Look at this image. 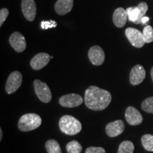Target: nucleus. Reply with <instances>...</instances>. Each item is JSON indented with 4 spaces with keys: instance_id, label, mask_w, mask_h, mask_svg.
Returning <instances> with one entry per match:
<instances>
[{
    "instance_id": "5",
    "label": "nucleus",
    "mask_w": 153,
    "mask_h": 153,
    "mask_svg": "<svg viewBox=\"0 0 153 153\" xmlns=\"http://www.w3.org/2000/svg\"><path fill=\"white\" fill-rule=\"evenodd\" d=\"M22 74L18 71H14L10 74L7 79L5 86V90L7 94H11L18 90L22 84Z\"/></svg>"
},
{
    "instance_id": "9",
    "label": "nucleus",
    "mask_w": 153,
    "mask_h": 153,
    "mask_svg": "<svg viewBox=\"0 0 153 153\" xmlns=\"http://www.w3.org/2000/svg\"><path fill=\"white\" fill-rule=\"evenodd\" d=\"M9 43L11 47L18 53H22L26 48V38L19 32H14L9 38Z\"/></svg>"
},
{
    "instance_id": "27",
    "label": "nucleus",
    "mask_w": 153,
    "mask_h": 153,
    "mask_svg": "<svg viewBox=\"0 0 153 153\" xmlns=\"http://www.w3.org/2000/svg\"><path fill=\"white\" fill-rule=\"evenodd\" d=\"M85 153H106V151L101 147H89L86 150Z\"/></svg>"
},
{
    "instance_id": "1",
    "label": "nucleus",
    "mask_w": 153,
    "mask_h": 153,
    "mask_svg": "<svg viewBox=\"0 0 153 153\" xmlns=\"http://www.w3.org/2000/svg\"><path fill=\"white\" fill-rule=\"evenodd\" d=\"M111 94L108 91L96 86H91L85 93V103L89 109L102 111L111 101Z\"/></svg>"
},
{
    "instance_id": "26",
    "label": "nucleus",
    "mask_w": 153,
    "mask_h": 153,
    "mask_svg": "<svg viewBox=\"0 0 153 153\" xmlns=\"http://www.w3.org/2000/svg\"><path fill=\"white\" fill-rule=\"evenodd\" d=\"M9 15V10L6 8H3L0 10V26H2L4 22H5Z\"/></svg>"
},
{
    "instance_id": "25",
    "label": "nucleus",
    "mask_w": 153,
    "mask_h": 153,
    "mask_svg": "<svg viewBox=\"0 0 153 153\" xmlns=\"http://www.w3.org/2000/svg\"><path fill=\"white\" fill-rule=\"evenodd\" d=\"M57 26V22L55 21H43L41 23V27L43 29H48V28H55Z\"/></svg>"
},
{
    "instance_id": "18",
    "label": "nucleus",
    "mask_w": 153,
    "mask_h": 153,
    "mask_svg": "<svg viewBox=\"0 0 153 153\" xmlns=\"http://www.w3.org/2000/svg\"><path fill=\"white\" fill-rule=\"evenodd\" d=\"M134 147L133 143L131 141L126 140L120 143L118 147V153H133Z\"/></svg>"
},
{
    "instance_id": "14",
    "label": "nucleus",
    "mask_w": 153,
    "mask_h": 153,
    "mask_svg": "<svg viewBox=\"0 0 153 153\" xmlns=\"http://www.w3.org/2000/svg\"><path fill=\"white\" fill-rule=\"evenodd\" d=\"M125 129V124L121 120H117L107 124L106 133L109 137H116L120 135Z\"/></svg>"
},
{
    "instance_id": "7",
    "label": "nucleus",
    "mask_w": 153,
    "mask_h": 153,
    "mask_svg": "<svg viewBox=\"0 0 153 153\" xmlns=\"http://www.w3.org/2000/svg\"><path fill=\"white\" fill-rule=\"evenodd\" d=\"M83 102V99L81 96L76 94H69L61 97L59 99V103L61 106L65 108H74Z\"/></svg>"
},
{
    "instance_id": "3",
    "label": "nucleus",
    "mask_w": 153,
    "mask_h": 153,
    "mask_svg": "<svg viewBox=\"0 0 153 153\" xmlns=\"http://www.w3.org/2000/svg\"><path fill=\"white\" fill-rule=\"evenodd\" d=\"M41 116L36 114H26L23 115L19 120L18 128L23 132L33 131L41 125Z\"/></svg>"
},
{
    "instance_id": "16",
    "label": "nucleus",
    "mask_w": 153,
    "mask_h": 153,
    "mask_svg": "<svg viewBox=\"0 0 153 153\" xmlns=\"http://www.w3.org/2000/svg\"><path fill=\"white\" fill-rule=\"evenodd\" d=\"M73 7V0H57L55 5V10L57 14L65 15Z\"/></svg>"
},
{
    "instance_id": "8",
    "label": "nucleus",
    "mask_w": 153,
    "mask_h": 153,
    "mask_svg": "<svg viewBox=\"0 0 153 153\" xmlns=\"http://www.w3.org/2000/svg\"><path fill=\"white\" fill-rule=\"evenodd\" d=\"M88 57L91 62L96 66L102 65L105 60V53L103 49L99 45H94L89 49Z\"/></svg>"
},
{
    "instance_id": "22",
    "label": "nucleus",
    "mask_w": 153,
    "mask_h": 153,
    "mask_svg": "<svg viewBox=\"0 0 153 153\" xmlns=\"http://www.w3.org/2000/svg\"><path fill=\"white\" fill-rule=\"evenodd\" d=\"M145 43H150L153 41V28L151 26H146L143 31Z\"/></svg>"
},
{
    "instance_id": "15",
    "label": "nucleus",
    "mask_w": 153,
    "mask_h": 153,
    "mask_svg": "<svg viewBox=\"0 0 153 153\" xmlns=\"http://www.w3.org/2000/svg\"><path fill=\"white\" fill-rule=\"evenodd\" d=\"M128 18L127 11L122 7L116 9L113 14V22L117 28H123L127 22Z\"/></svg>"
},
{
    "instance_id": "17",
    "label": "nucleus",
    "mask_w": 153,
    "mask_h": 153,
    "mask_svg": "<svg viewBox=\"0 0 153 153\" xmlns=\"http://www.w3.org/2000/svg\"><path fill=\"white\" fill-rule=\"evenodd\" d=\"M45 148L48 153H62L59 143L55 140H49L45 143Z\"/></svg>"
},
{
    "instance_id": "24",
    "label": "nucleus",
    "mask_w": 153,
    "mask_h": 153,
    "mask_svg": "<svg viewBox=\"0 0 153 153\" xmlns=\"http://www.w3.org/2000/svg\"><path fill=\"white\" fill-rule=\"evenodd\" d=\"M137 7H138L139 10H140V16H139V18H138V19H137V22L135 23V24H140L141 20H142V19L145 16L147 11L148 10V5L147 4L146 2H144V1L140 3L139 4L137 5Z\"/></svg>"
},
{
    "instance_id": "12",
    "label": "nucleus",
    "mask_w": 153,
    "mask_h": 153,
    "mask_svg": "<svg viewBox=\"0 0 153 153\" xmlns=\"http://www.w3.org/2000/svg\"><path fill=\"white\" fill-rule=\"evenodd\" d=\"M125 116L128 123L131 126L140 125L143 120L142 115L133 106H128L126 108Z\"/></svg>"
},
{
    "instance_id": "30",
    "label": "nucleus",
    "mask_w": 153,
    "mask_h": 153,
    "mask_svg": "<svg viewBox=\"0 0 153 153\" xmlns=\"http://www.w3.org/2000/svg\"><path fill=\"white\" fill-rule=\"evenodd\" d=\"M150 74H151V77H152V81H153V67H152V70H151Z\"/></svg>"
},
{
    "instance_id": "6",
    "label": "nucleus",
    "mask_w": 153,
    "mask_h": 153,
    "mask_svg": "<svg viewBox=\"0 0 153 153\" xmlns=\"http://www.w3.org/2000/svg\"><path fill=\"white\" fill-rule=\"evenodd\" d=\"M126 36L132 45L137 48L143 47L145 41L143 33L134 28H128L126 30Z\"/></svg>"
},
{
    "instance_id": "4",
    "label": "nucleus",
    "mask_w": 153,
    "mask_h": 153,
    "mask_svg": "<svg viewBox=\"0 0 153 153\" xmlns=\"http://www.w3.org/2000/svg\"><path fill=\"white\" fill-rule=\"evenodd\" d=\"M34 90L38 98L44 103H49L52 99V93L46 83L39 79L33 82Z\"/></svg>"
},
{
    "instance_id": "13",
    "label": "nucleus",
    "mask_w": 153,
    "mask_h": 153,
    "mask_svg": "<svg viewBox=\"0 0 153 153\" xmlns=\"http://www.w3.org/2000/svg\"><path fill=\"white\" fill-rule=\"evenodd\" d=\"M51 59V55L45 53H40L36 55L32 58V60H30V65L33 70H41L45 66H46L48 64Z\"/></svg>"
},
{
    "instance_id": "11",
    "label": "nucleus",
    "mask_w": 153,
    "mask_h": 153,
    "mask_svg": "<svg viewBox=\"0 0 153 153\" xmlns=\"http://www.w3.org/2000/svg\"><path fill=\"white\" fill-rule=\"evenodd\" d=\"M22 12L25 18L29 22H33L36 15V4L34 0H22Z\"/></svg>"
},
{
    "instance_id": "29",
    "label": "nucleus",
    "mask_w": 153,
    "mask_h": 153,
    "mask_svg": "<svg viewBox=\"0 0 153 153\" xmlns=\"http://www.w3.org/2000/svg\"><path fill=\"white\" fill-rule=\"evenodd\" d=\"M2 129L0 128V140L1 141V140H2V137H3V133H2Z\"/></svg>"
},
{
    "instance_id": "20",
    "label": "nucleus",
    "mask_w": 153,
    "mask_h": 153,
    "mask_svg": "<svg viewBox=\"0 0 153 153\" xmlns=\"http://www.w3.org/2000/svg\"><path fill=\"white\" fill-rule=\"evenodd\" d=\"M126 11H127L128 20L135 24L137 21L140 16V10L138 7L137 6V7H128L126 9Z\"/></svg>"
},
{
    "instance_id": "19",
    "label": "nucleus",
    "mask_w": 153,
    "mask_h": 153,
    "mask_svg": "<svg viewBox=\"0 0 153 153\" xmlns=\"http://www.w3.org/2000/svg\"><path fill=\"white\" fill-rule=\"evenodd\" d=\"M143 148L149 152H153V135L150 134L144 135L141 138Z\"/></svg>"
},
{
    "instance_id": "10",
    "label": "nucleus",
    "mask_w": 153,
    "mask_h": 153,
    "mask_svg": "<svg viewBox=\"0 0 153 153\" xmlns=\"http://www.w3.org/2000/svg\"><path fill=\"white\" fill-rule=\"evenodd\" d=\"M146 72L145 68L140 65H137L132 68L130 72V82L132 85L136 86L144 81Z\"/></svg>"
},
{
    "instance_id": "21",
    "label": "nucleus",
    "mask_w": 153,
    "mask_h": 153,
    "mask_svg": "<svg viewBox=\"0 0 153 153\" xmlns=\"http://www.w3.org/2000/svg\"><path fill=\"white\" fill-rule=\"evenodd\" d=\"M66 149L68 153H81L82 146L76 140H72L67 144Z\"/></svg>"
},
{
    "instance_id": "23",
    "label": "nucleus",
    "mask_w": 153,
    "mask_h": 153,
    "mask_svg": "<svg viewBox=\"0 0 153 153\" xmlns=\"http://www.w3.org/2000/svg\"><path fill=\"white\" fill-rule=\"evenodd\" d=\"M142 109L149 114H153V97L146 99L141 104Z\"/></svg>"
},
{
    "instance_id": "2",
    "label": "nucleus",
    "mask_w": 153,
    "mask_h": 153,
    "mask_svg": "<svg viewBox=\"0 0 153 153\" xmlns=\"http://www.w3.org/2000/svg\"><path fill=\"white\" fill-rule=\"evenodd\" d=\"M59 127L62 133L68 135H74L82 130V124L73 116L70 115L63 116L59 121Z\"/></svg>"
},
{
    "instance_id": "28",
    "label": "nucleus",
    "mask_w": 153,
    "mask_h": 153,
    "mask_svg": "<svg viewBox=\"0 0 153 153\" xmlns=\"http://www.w3.org/2000/svg\"><path fill=\"white\" fill-rule=\"evenodd\" d=\"M149 20H150V18H149V17L144 16L142 19V20H141V23H142L143 24H146V23H148Z\"/></svg>"
}]
</instances>
